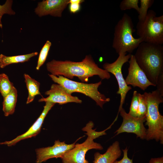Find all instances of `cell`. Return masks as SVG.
<instances>
[{
    "label": "cell",
    "mask_w": 163,
    "mask_h": 163,
    "mask_svg": "<svg viewBox=\"0 0 163 163\" xmlns=\"http://www.w3.org/2000/svg\"><path fill=\"white\" fill-rule=\"evenodd\" d=\"M47 71L51 74L60 75L69 79L77 77L82 82H87L90 77L98 75L101 79H108L109 73L100 68L94 61L91 55H87L80 62L53 59L46 64Z\"/></svg>",
    "instance_id": "cell-1"
},
{
    "label": "cell",
    "mask_w": 163,
    "mask_h": 163,
    "mask_svg": "<svg viewBox=\"0 0 163 163\" xmlns=\"http://www.w3.org/2000/svg\"><path fill=\"white\" fill-rule=\"evenodd\" d=\"M134 56L148 79L156 86L159 76L163 73L162 45L142 42Z\"/></svg>",
    "instance_id": "cell-2"
},
{
    "label": "cell",
    "mask_w": 163,
    "mask_h": 163,
    "mask_svg": "<svg viewBox=\"0 0 163 163\" xmlns=\"http://www.w3.org/2000/svg\"><path fill=\"white\" fill-rule=\"evenodd\" d=\"M146 105L145 125L148 128L146 131V139H155L163 144V116L160 113L159 106L163 102V98L157 90L151 92L144 93Z\"/></svg>",
    "instance_id": "cell-3"
},
{
    "label": "cell",
    "mask_w": 163,
    "mask_h": 163,
    "mask_svg": "<svg viewBox=\"0 0 163 163\" xmlns=\"http://www.w3.org/2000/svg\"><path fill=\"white\" fill-rule=\"evenodd\" d=\"M135 31L131 17L125 13L114 28L112 47L118 54L127 52L131 54L143 42L141 38L133 36Z\"/></svg>",
    "instance_id": "cell-4"
},
{
    "label": "cell",
    "mask_w": 163,
    "mask_h": 163,
    "mask_svg": "<svg viewBox=\"0 0 163 163\" xmlns=\"http://www.w3.org/2000/svg\"><path fill=\"white\" fill-rule=\"evenodd\" d=\"M94 124L90 121L82 129L83 131L86 132L88 136L85 140L80 144H75L73 148L66 152L61 158L63 163H89L85 158V155L89 150L92 149L101 150L103 149L99 143L95 142L94 139L101 136L106 134V131L109 129L100 132H97L92 128Z\"/></svg>",
    "instance_id": "cell-5"
},
{
    "label": "cell",
    "mask_w": 163,
    "mask_h": 163,
    "mask_svg": "<svg viewBox=\"0 0 163 163\" xmlns=\"http://www.w3.org/2000/svg\"><path fill=\"white\" fill-rule=\"evenodd\" d=\"M48 75L53 81L62 86L70 94L75 92L83 94L94 100L96 104L101 108L105 103L110 100V98L107 97L98 90L102 84L101 81L94 83L87 84L73 81L62 76H57L51 74Z\"/></svg>",
    "instance_id": "cell-6"
},
{
    "label": "cell",
    "mask_w": 163,
    "mask_h": 163,
    "mask_svg": "<svg viewBox=\"0 0 163 163\" xmlns=\"http://www.w3.org/2000/svg\"><path fill=\"white\" fill-rule=\"evenodd\" d=\"M136 34L145 42L162 45L163 44V15L156 16L153 10H149L145 19L139 21Z\"/></svg>",
    "instance_id": "cell-7"
},
{
    "label": "cell",
    "mask_w": 163,
    "mask_h": 163,
    "mask_svg": "<svg viewBox=\"0 0 163 163\" xmlns=\"http://www.w3.org/2000/svg\"><path fill=\"white\" fill-rule=\"evenodd\" d=\"M126 54L127 53H121L119 54V56L114 62L112 63L106 62L103 65L104 69L107 72L112 74L117 81L119 89L117 93L120 96V104L118 110L123 107L126 94L132 89L131 87L126 85L122 72L123 65L129 61L132 55L131 53Z\"/></svg>",
    "instance_id": "cell-8"
},
{
    "label": "cell",
    "mask_w": 163,
    "mask_h": 163,
    "mask_svg": "<svg viewBox=\"0 0 163 163\" xmlns=\"http://www.w3.org/2000/svg\"><path fill=\"white\" fill-rule=\"evenodd\" d=\"M119 113L123 118V121L115 133H116V135L123 133H132L136 134L137 137L142 139H146L147 130L144 125L145 116L142 117H133L126 113L123 107L118 110V114Z\"/></svg>",
    "instance_id": "cell-9"
},
{
    "label": "cell",
    "mask_w": 163,
    "mask_h": 163,
    "mask_svg": "<svg viewBox=\"0 0 163 163\" xmlns=\"http://www.w3.org/2000/svg\"><path fill=\"white\" fill-rule=\"evenodd\" d=\"M128 74L125 80L127 85L138 87L145 91L150 86H155L148 79L146 75L137 64L134 55L128 61Z\"/></svg>",
    "instance_id": "cell-10"
},
{
    "label": "cell",
    "mask_w": 163,
    "mask_h": 163,
    "mask_svg": "<svg viewBox=\"0 0 163 163\" xmlns=\"http://www.w3.org/2000/svg\"><path fill=\"white\" fill-rule=\"evenodd\" d=\"M45 94L48 96L43 97L39 100V102H50L60 105L70 102L81 104L82 102L78 97L72 96L64 88L57 84H52L50 89L46 91Z\"/></svg>",
    "instance_id": "cell-11"
},
{
    "label": "cell",
    "mask_w": 163,
    "mask_h": 163,
    "mask_svg": "<svg viewBox=\"0 0 163 163\" xmlns=\"http://www.w3.org/2000/svg\"><path fill=\"white\" fill-rule=\"evenodd\" d=\"M75 142L70 144L66 143L65 142L56 140L52 146L40 148L36 149L37 155V163H42L53 158H61L67 151L74 147Z\"/></svg>",
    "instance_id": "cell-12"
},
{
    "label": "cell",
    "mask_w": 163,
    "mask_h": 163,
    "mask_svg": "<svg viewBox=\"0 0 163 163\" xmlns=\"http://www.w3.org/2000/svg\"><path fill=\"white\" fill-rule=\"evenodd\" d=\"M69 2V0H43L38 2L34 12L39 17L50 15L61 17Z\"/></svg>",
    "instance_id": "cell-13"
},
{
    "label": "cell",
    "mask_w": 163,
    "mask_h": 163,
    "mask_svg": "<svg viewBox=\"0 0 163 163\" xmlns=\"http://www.w3.org/2000/svg\"><path fill=\"white\" fill-rule=\"evenodd\" d=\"M55 104L46 102L43 109L41 114L33 125L25 133L20 135L10 141H6L0 143V144L6 145L10 146L15 145L20 141L31 138L38 134L40 132L42 124L46 115Z\"/></svg>",
    "instance_id": "cell-14"
},
{
    "label": "cell",
    "mask_w": 163,
    "mask_h": 163,
    "mask_svg": "<svg viewBox=\"0 0 163 163\" xmlns=\"http://www.w3.org/2000/svg\"><path fill=\"white\" fill-rule=\"evenodd\" d=\"M121 153L119 143L116 141L109 147L104 153H95L93 163H113L120 157Z\"/></svg>",
    "instance_id": "cell-15"
},
{
    "label": "cell",
    "mask_w": 163,
    "mask_h": 163,
    "mask_svg": "<svg viewBox=\"0 0 163 163\" xmlns=\"http://www.w3.org/2000/svg\"><path fill=\"white\" fill-rule=\"evenodd\" d=\"M17 91L14 86L10 92L3 97L2 110L5 116L12 114L14 112L17 101Z\"/></svg>",
    "instance_id": "cell-16"
},
{
    "label": "cell",
    "mask_w": 163,
    "mask_h": 163,
    "mask_svg": "<svg viewBox=\"0 0 163 163\" xmlns=\"http://www.w3.org/2000/svg\"><path fill=\"white\" fill-rule=\"evenodd\" d=\"M37 52L18 56H7L3 54L0 55V67L3 68L13 63H23L28 61L30 59L38 55Z\"/></svg>",
    "instance_id": "cell-17"
},
{
    "label": "cell",
    "mask_w": 163,
    "mask_h": 163,
    "mask_svg": "<svg viewBox=\"0 0 163 163\" xmlns=\"http://www.w3.org/2000/svg\"><path fill=\"white\" fill-rule=\"evenodd\" d=\"M24 76L28 91L26 104H28L34 101L36 95H40L42 96L39 90L40 84L27 74H24Z\"/></svg>",
    "instance_id": "cell-18"
},
{
    "label": "cell",
    "mask_w": 163,
    "mask_h": 163,
    "mask_svg": "<svg viewBox=\"0 0 163 163\" xmlns=\"http://www.w3.org/2000/svg\"><path fill=\"white\" fill-rule=\"evenodd\" d=\"M14 86L6 74L4 73L0 74V93L3 97L10 92Z\"/></svg>",
    "instance_id": "cell-19"
},
{
    "label": "cell",
    "mask_w": 163,
    "mask_h": 163,
    "mask_svg": "<svg viewBox=\"0 0 163 163\" xmlns=\"http://www.w3.org/2000/svg\"><path fill=\"white\" fill-rule=\"evenodd\" d=\"M52 43L49 40L46 41L41 49L39 55L36 69L39 70L40 67L45 62Z\"/></svg>",
    "instance_id": "cell-20"
},
{
    "label": "cell",
    "mask_w": 163,
    "mask_h": 163,
    "mask_svg": "<svg viewBox=\"0 0 163 163\" xmlns=\"http://www.w3.org/2000/svg\"><path fill=\"white\" fill-rule=\"evenodd\" d=\"M153 0H140V6L138 13L139 21H143L145 18L148 11V9L153 4Z\"/></svg>",
    "instance_id": "cell-21"
},
{
    "label": "cell",
    "mask_w": 163,
    "mask_h": 163,
    "mask_svg": "<svg viewBox=\"0 0 163 163\" xmlns=\"http://www.w3.org/2000/svg\"><path fill=\"white\" fill-rule=\"evenodd\" d=\"M13 2L12 0H7L3 5H0V28H2V24L1 21L2 17L5 14L14 15L15 12L12 9Z\"/></svg>",
    "instance_id": "cell-22"
},
{
    "label": "cell",
    "mask_w": 163,
    "mask_h": 163,
    "mask_svg": "<svg viewBox=\"0 0 163 163\" xmlns=\"http://www.w3.org/2000/svg\"><path fill=\"white\" fill-rule=\"evenodd\" d=\"M139 0H123L120 3V8L122 11L133 9L138 13L139 10Z\"/></svg>",
    "instance_id": "cell-23"
},
{
    "label": "cell",
    "mask_w": 163,
    "mask_h": 163,
    "mask_svg": "<svg viewBox=\"0 0 163 163\" xmlns=\"http://www.w3.org/2000/svg\"><path fill=\"white\" fill-rule=\"evenodd\" d=\"M139 104L138 93L136 91L133 92L129 113V115L137 117Z\"/></svg>",
    "instance_id": "cell-24"
},
{
    "label": "cell",
    "mask_w": 163,
    "mask_h": 163,
    "mask_svg": "<svg viewBox=\"0 0 163 163\" xmlns=\"http://www.w3.org/2000/svg\"><path fill=\"white\" fill-rule=\"evenodd\" d=\"M139 104L137 117H142L145 116L147 111V105L144 94L138 93Z\"/></svg>",
    "instance_id": "cell-25"
},
{
    "label": "cell",
    "mask_w": 163,
    "mask_h": 163,
    "mask_svg": "<svg viewBox=\"0 0 163 163\" xmlns=\"http://www.w3.org/2000/svg\"><path fill=\"white\" fill-rule=\"evenodd\" d=\"M84 1L83 0H69V10L71 13H75L80 9V4Z\"/></svg>",
    "instance_id": "cell-26"
},
{
    "label": "cell",
    "mask_w": 163,
    "mask_h": 163,
    "mask_svg": "<svg viewBox=\"0 0 163 163\" xmlns=\"http://www.w3.org/2000/svg\"><path fill=\"white\" fill-rule=\"evenodd\" d=\"M123 152V157L119 161L116 160L113 163H133V159L129 158L128 156V149L126 148L124 149H122Z\"/></svg>",
    "instance_id": "cell-27"
},
{
    "label": "cell",
    "mask_w": 163,
    "mask_h": 163,
    "mask_svg": "<svg viewBox=\"0 0 163 163\" xmlns=\"http://www.w3.org/2000/svg\"><path fill=\"white\" fill-rule=\"evenodd\" d=\"M156 89L159 93L160 95L163 96V73L161 74L159 76L157 84L156 85Z\"/></svg>",
    "instance_id": "cell-28"
},
{
    "label": "cell",
    "mask_w": 163,
    "mask_h": 163,
    "mask_svg": "<svg viewBox=\"0 0 163 163\" xmlns=\"http://www.w3.org/2000/svg\"><path fill=\"white\" fill-rule=\"evenodd\" d=\"M149 163H163V157L152 158Z\"/></svg>",
    "instance_id": "cell-29"
}]
</instances>
